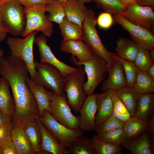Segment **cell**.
<instances>
[{"label": "cell", "instance_id": "6da1fadb", "mask_svg": "<svg viewBox=\"0 0 154 154\" xmlns=\"http://www.w3.org/2000/svg\"><path fill=\"white\" fill-rule=\"evenodd\" d=\"M96 24L95 12L91 9H88L82 23V40L94 55L99 56L106 60L109 68L116 60L111 52L102 43L96 28Z\"/></svg>", "mask_w": 154, "mask_h": 154}, {"label": "cell", "instance_id": "7a4b0ae2", "mask_svg": "<svg viewBox=\"0 0 154 154\" xmlns=\"http://www.w3.org/2000/svg\"><path fill=\"white\" fill-rule=\"evenodd\" d=\"M94 58L85 62H79L73 56L70 58L71 62L78 67L83 66L87 80L83 86L84 94L88 96L94 94L95 90L105 80L108 73L107 63L104 58L94 55Z\"/></svg>", "mask_w": 154, "mask_h": 154}, {"label": "cell", "instance_id": "3957f363", "mask_svg": "<svg viewBox=\"0 0 154 154\" xmlns=\"http://www.w3.org/2000/svg\"><path fill=\"white\" fill-rule=\"evenodd\" d=\"M0 19L8 33L15 36H22L26 19L24 7L15 0L0 4Z\"/></svg>", "mask_w": 154, "mask_h": 154}, {"label": "cell", "instance_id": "277c9868", "mask_svg": "<svg viewBox=\"0 0 154 154\" xmlns=\"http://www.w3.org/2000/svg\"><path fill=\"white\" fill-rule=\"evenodd\" d=\"M37 32L31 33L24 38L15 37H9L7 43L10 50L11 56L20 58L25 63L29 70L30 77L35 81L36 71L33 54L34 41Z\"/></svg>", "mask_w": 154, "mask_h": 154}, {"label": "cell", "instance_id": "5b68a950", "mask_svg": "<svg viewBox=\"0 0 154 154\" xmlns=\"http://www.w3.org/2000/svg\"><path fill=\"white\" fill-rule=\"evenodd\" d=\"M85 71L83 65L78 66L74 73L65 78L64 92L69 106L79 112L86 97L83 91L85 82Z\"/></svg>", "mask_w": 154, "mask_h": 154}, {"label": "cell", "instance_id": "8992f818", "mask_svg": "<svg viewBox=\"0 0 154 154\" xmlns=\"http://www.w3.org/2000/svg\"><path fill=\"white\" fill-rule=\"evenodd\" d=\"M46 4H41L29 7H24L26 23L22 36L25 37L33 32L40 31L45 37H50L54 32V25L47 19Z\"/></svg>", "mask_w": 154, "mask_h": 154}, {"label": "cell", "instance_id": "52a82bcc", "mask_svg": "<svg viewBox=\"0 0 154 154\" xmlns=\"http://www.w3.org/2000/svg\"><path fill=\"white\" fill-rule=\"evenodd\" d=\"M50 113L60 123L72 129H79L80 116L74 115L68 104L65 93L57 94L49 91Z\"/></svg>", "mask_w": 154, "mask_h": 154}, {"label": "cell", "instance_id": "ba28073f", "mask_svg": "<svg viewBox=\"0 0 154 154\" xmlns=\"http://www.w3.org/2000/svg\"><path fill=\"white\" fill-rule=\"evenodd\" d=\"M34 64L36 71V82L57 94L64 93L65 78L58 69L48 63L36 60Z\"/></svg>", "mask_w": 154, "mask_h": 154}, {"label": "cell", "instance_id": "9c48e42d", "mask_svg": "<svg viewBox=\"0 0 154 154\" xmlns=\"http://www.w3.org/2000/svg\"><path fill=\"white\" fill-rule=\"evenodd\" d=\"M43 125L63 145L67 148L77 137L83 135L79 129H72L62 125L56 120L47 110L38 117Z\"/></svg>", "mask_w": 154, "mask_h": 154}, {"label": "cell", "instance_id": "30bf717a", "mask_svg": "<svg viewBox=\"0 0 154 154\" xmlns=\"http://www.w3.org/2000/svg\"><path fill=\"white\" fill-rule=\"evenodd\" d=\"M113 18L128 33L131 40L139 47L149 51L154 48V35L151 31L130 23L121 14L114 15Z\"/></svg>", "mask_w": 154, "mask_h": 154}, {"label": "cell", "instance_id": "8fae6325", "mask_svg": "<svg viewBox=\"0 0 154 154\" xmlns=\"http://www.w3.org/2000/svg\"><path fill=\"white\" fill-rule=\"evenodd\" d=\"M122 15L131 23L151 31L153 29L154 12L153 7L141 6L133 3L126 7L125 11Z\"/></svg>", "mask_w": 154, "mask_h": 154}, {"label": "cell", "instance_id": "7c38bea8", "mask_svg": "<svg viewBox=\"0 0 154 154\" xmlns=\"http://www.w3.org/2000/svg\"><path fill=\"white\" fill-rule=\"evenodd\" d=\"M46 37L41 34L35 37L34 43L37 46L39 52L40 62L50 64L58 69L65 78L75 72L77 68L71 66L57 59L48 45Z\"/></svg>", "mask_w": 154, "mask_h": 154}, {"label": "cell", "instance_id": "4fadbf2b", "mask_svg": "<svg viewBox=\"0 0 154 154\" xmlns=\"http://www.w3.org/2000/svg\"><path fill=\"white\" fill-rule=\"evenodd\" d=\"M119 146L127 149L133 154L154 153V139L150 138L147 131L127 138Z\"/></svg>", "mask_w": 154, "mask_h": 154}, {"label": "cell", "instance_id": "5bb4252c", "mask_svg": "<svg viewBox=\"0 0 154 154\" xmlns=\"http://www.w3.org/2000/svg\"><path fill=\"white\" fill-rule=\"evenodd\" d=\"M97 111L96 94L87 96L79 110V129L82 131L94 130Z\"/></svg>", "mask_w": 154, "mask_h": 154}, {"label": "cell", "instance_id": "9a60e30c", "mask_svg": "<svg viewBox=\"0 0 154 154\" xmlns=\"http://www.w3.org/2000/svg\"><path fill=\"white\" fill-rule=\"evenodd\" d=\"M40 131L42 154H66L67 148L62 144L52 133L36 118Z\"/></svg>", "mask_w": 154, "mask_h": 154}, {"label": "cell", "instance_id": "2e32d148", "mask_svg": "<svg viewBox=\"0 0 154 154\" xmlns=\"http://www.w3.org/2000/svg\"><path fill=\"white\" fill-rule=\"evenodd\" d=\"M108 76L102 83L101 90L116 91L126 86V79L121 63L116 61L113 66L108 68Z\"/></svg>", "mask_w": 154, "mask_h": 154}, {"label": "cell", "instance_id": "e0dca14e", "mask_svg": "<svg viewBox=\"0 0 154 154\" xmlns=\"http://www.w3.org/2000/svg\"><path fill=\"white\" fill-rule=\"evenodd\" d=\"M115 92L112 90H109L102 93L95 94L97 111L95 128L99 126L106 119L112 115L113 111L112 97Z\"/></svg>", "mask_w": 154, "mask_h": 154}, {"label": "cell", "instance_id": "ac0fdd59", "mask_svg": "<svg viewBox=\"0 0 154 154\" xmlns=\"http://www.w3.org/2000/svg\"><path fill=\"white\" fill-rule=\"evenodd\" d=\"M62 52L76 56L79 62H85L93 59L94 56L82 40H62L60 45Z\"/></svg>", "mask_w": 154, "mask_h": 154}, {"label": "cell", "instance_id": "d6986e66", "mask_svg": "<svg viewBox=\"0 0 154 154\" xmlns=\"http://www.w3.org/2000/svg\"><path fill=\"white\" fill-rule=\"evenodd\" d=\"M85 3L81 0H67L62 3L66 18L81 27L88 10Z\"/></svg>", "mask_w": 154, "mask_h": 154}, {"label": "cell", "instance_id": "ffe728a7", "mask_svg": "<svg viewBox=\"0 0 154 154\" xmlns=\"http://www.w3.org/2000/svg\"><path fill=\"white\" fill-rule=\"evenodd\" d=\"M26 81L36 100L40 116L42 115L45 110H47L49 112L50 101L49 91L43 86L37 83L29 76L27 77Z\"/></svg>", "mask_w": 154, "mask_h": 154}, {"label": "cell", "instance_id": "44dd1931", "mask_svg": "<svg viewBox=\"0 0 154 154\" xmlns=\"http://www.w3.org/2000/svg\"><path fill=\"white\" fill-rule=\"evenodd\" d=\"M10 85L4 77L0 81V109L7 117L12 119L15 111L14 98L10 92Z\"/></svg>", "mask_w": 154, "mask_h": 154}, {"label": "cell", "instance_id": "7402d4cb", "mask_svg": "<svg viewBox=\"0 0 154 154\" xmlns=\"http://www.w3.org/2000/svg\"><path fill=\"white\" fill-rule=\"evenodd\" d=\"M115 93L124 104L131 116H135L140 94L133 87L127 86L116 91Z\"/></svg>", "mask_w": 154, "mask_h": 154}, {"label": "cell", "instance_id": "603a6c76", "mask_svg": "<svg viewBox=\"0 0 154 154\" xmlns=\"http://www.w3.org/2000/svg\"><path fill=\"white\" fill-rule=\"evenodd\" d=\"M153 115L154 96L153 93L140 94L135 116L147 121Z\"/></svg>", "mask_w": 154, "mask_h": 154}, {"label": "cell", "instance_id": "cb8c5ba5", "mask_svg": "<svg viewBox=\"0 0 154 154\" xmlns=\"http://www.w3.org/2000/svg\"><path fill=\"white\" fill-rule=\"evenodd\" d=\"M114 50L117 55L125 59L134 62L139 47L131 40L120 37L117 40Z\"/></svg>", "mask_w": 154, "mask_h": 154}, {"label": "cell", "instance_id": "d4e9b609", "mask_svg": "<svg viewBox=\"0 0 154 154\" xmlns=\"http://www.w3.org/2000/svg\"><path fill=\"white\" fill-rule=\"evenodd\" d=\"M11 138L16 147L18 154H34L33 148L22 127L14 125Z\"/></svg>", "mask_w": 154, "mask_h": 154}, {"label": "cell", "instance_id": "484cf974", "mask_svg": "<svg viewBox=\"0 0 154 154\" xmlns=\"http://www.w3.org/2000/svg\"><path fill=\"white\" fill-rule=\"evenodd\" d=\"M22 128L32 145L35 154H42L40 149L41 133L36 118L27 122Z\"/></svg>", "mask_w": 154, "mask_h": 154}, {"label": "cell", "instance_id": "4316f807", "mask_svg": "<svg viewBox=\"0 0 154 154\" xmlns=\"http://www.w3.org/2000/svg\"><path fill=\"white\" fill-rule=\"evenodd\" d=\"M66 154H97L91 139L83 135L77 137L67 148Z\"/></svg>", "mask_w": 154, "mask_h": 154}, {"label": "cell", "instance_id": "83f0119b", "mask_svg": "<svg viewBox=\"0 0 154 154\" xmlns=\"http://www.w3.org/2000/svg\"><path fill=\"white\" fill-rule=\"evenodd\" d=\"M58 26L63 40H82V28L78 24L65 17Z\"/></svg>", "mask_w": 154, "mask_h": 154}, {"label": "cell", "instance_id": "f1b7e54d", "mask_svg": "<svg viewBox=\"0 0 154 154\" xmlns=\"http://www.w3.org/2000/svg\"><path fill=\"white\" fill-rule=\"evenodd\" d=\"M147 122L135 116L124 123L122 129L127 138L136 135L146 131Z\"/></svg>", "mask_w": 154, "mask_h": 154}, {"label": "cell", "instance_id": "f546056e", "mask_svg": "<svg viewBox=\"0 0 154 154\" xmlns=\"http://www.w3.org/2000/svg\"><path fill=\"white\" fill-rule=\"evenodd\" d=\"M114 59L120 62L123 67L126 79V85L133 86L139 69L133 62L123 59L111 51Z\"/></svg>", "mask_w": 154, "mask_h": 154}, {"label": "cell", "instance_id": "4dcf8cb0", "mask_svg": "<svg viewBox=\"0 0 154 154\" xmlns=\"http://www.w3.org/2000/svg\"><path fill=\"white\" fill-rule=\"evenodd\" d=\"M133 87L140 94L154 92V81L146 71L139 70Z\"/></svg>", "mask_w": 154, "mask_h": 154}, {"label": "cell", "instance_id": "1f68e13d", "mask_svg": "<svg viewBox=\"0 0 154 154\" xmlns=\"http://www.w3.org/2000/svg\"><path fill=\"white\" fill-rule=\"evenodd\" d=\"M91 139L97 154L121 153L119 145L102 140L97 134L93 135Z\"/></svg>", "mask_w": 154, "mask_h": 154}, {"label": "cell", "instance_id": "d6a6232c", "mask_svg": "<svg viewBox=\"0 0 154 154\" xmlns=\"http://www.w3.org/2000/svg\"><path fill=\"white\" fill-rule=\"evenodd\" d=\"M47 16L48 20L50 22L60 24L66 17V15L63 4L54 1L49 3L46 5Z\"/></svg>", "mask_w": 154, "mask_h": 154}, {"label": "cell", "instance_id": "836d02e7", "mask_svg": "<svg viewBox=\"0 0 154 154\" xmlns=\"http://www.w3.org/2000/svg\"><path fill=\"white\" fill-rule=\"evenodd\" d=\"M105 12L112 14H122L126 7L118 0H91Z\"/></svg>", "mask_w": 154, "mask_h": 154}, {"label": "cell", "instance_id": "e575fe53", "mask_svg": "<svg viewBox=\"0 0 154 154\" xmlns=\"http://www.w3.org/2000/svg\"><path fill=\"white\" fill-rule=\"evenodd\" d=\"M98 135L103 141L119 145L127 138L122 128L114 129Z\"/></svg>", "mask_w": 154, "mask_h": 154}, {"label": "cell", "instance_id": "d590c367", "mask_svg": "<svg viewBox=\"0 0 154 154\" xmlns=\"http://www.w3.org/2000/svg\"><path fill=\"white\" fill-rule=\"evenodd\" d=\"M133 62L139 70L145 71L154 64L150 57L149 51L139 47Z\"/></svg>", "mask_w": 154, "mask_h": 154}, {"label": "cell", "instance_id": "8d00e7d4", "mask_svg": "<svg viewBox=\"0 0 154 154\" xmlns=\"http://www.w3.org/2000/svg\"><path fill=\"white\" fill-rule=\"evenodd\" d=\"M124 123L117 119L112 115L106 119L94 130L98 135L110 130L118 128H122Z\"/></svg>", "mask_w": 154, "mask_h": 154}, {"label": "cell", "instance_id": "74e56055", "mask_svg": "<svg viewBox=\"0 0 154 154\" xmlns=\"http://www.w3.org/2000/svg\"><path fill=\"white\" fill-rule=\"evenodd\" d=\"M12 119H10L0 125V146L7 141L11 137V135L14 127Z\"/></svg>", "mask_w": 154, "mask_h": 154}, {"label": "cell", "instance_id": "f35d334b", "mask_svg": "<svg viewBox=\"0 0 154 154\" xmlns=\"http://www.w3.org/2000/svg\"><path fill=\"white\" fill-rule=\"evenodd\" d=\"M113 21L112 14L105 12L99 14L96 19V24L100 28L108 29L112 25Z\"/></svg>", "mask_w": 154, "mask_h": 154}, {"label": "cell", "instance_id": "ab89813d", "mask_svg": "<svg viewBox=\"0 0 154 154\" xmlns=\"http://www.w3.org/2000/svg\"><path fill=\"white\" fill-rule=\"evenodd\" d=\"M115 92L112 97L113 110L119 114H125L129 113L124 104L116 96Z\"/></svg>", "mask_w": 154, "mask_h": 154}, {"label": "cell", "instance_id": "60d3db41", "mask_svg": "<svg viewBox=\"0 0 154 154\" xmlns=\"http://www.w3.org/2000/svg\"><path fill=\"white\" fill-rule=\"evenodd\" d=\"M1 147V154H18L16 145L11 137Z\"/></svg>", "mask_w": 154, "mask_h": 154}, {"label": "cell", "instance_id": "b9f144b4", "mask_svg": "<svg viewBox=\"0 0 154 154\" xmlns=\"http://www.w3.org/2000/svg\"><path fill=\"white\" fill-rule=\"evenodd\" d=\"M19 4L25 7H29L39 4H47L54 0H15Z\"/></svg>", "mask_w": 154, "mask_h": 154}, {"label": "cell", "instance_id": "7bdbcfd3", "mask_svg": "<svg viewBox=\"0 0 154 154\" xmlns=\"http://www.w3.org/2000/svg\"><path fill=\"white\" fill-rule=\"evenodd\" d=\"M147 122L146 131L150 138L154 139V115Z\"/></svg>", "mask_w": 154, "mask_h": 154}, {"label": "cell", "instance_id": "ee69618b", "mask_svg": "<svg viewBox=\"0 0 154 154\" xmlns=\"http://www.w3.org/2000/svg\"><path fill=\"white\" fill-rule=\"evenodd\" d=\"M112 115L123 123L128 121L131 117L129 113L125 114H119L116 113L114 110L113 111Z\"/></svg>", "mask_w": 154, "mask_h": 154}, {"label": "cell", "instance_id": "f6af8a7d", "mask_svg": "<svg viewBox=\"0 0 154 154\" xmlns=\"http://www.w3.org/2000/svg\"><path fill=\"white\" fill-rule=\"evenodd\" d=\"M8 33L7 29L0 19V42L6 39Z\"/></svg>", "mask_w": 154, "mask_h": 154}, {"label": "cell", "instance_id": "bcb514c9", "mask_svg": "<svg viewBox=\"0 0 154 154\" xmlns=\"http://www.w3.org/2000/svg\"><path fill=\"white\" fill-rule=\"evenodd\" d=\"M135 3L141 6H154V0H137Z\"/></svg>", "mask_w": 154, "mask_h": 154}, {"label": "cell", "instance_id": "7dc6e473", "mask_svg": "<svg viewBox=\"0 0 154 154\" xmlns=\"http://www.w3.org/2000/svg\"><path fill=\"white\" fill-rule=\"evenodd\" d=\"M10 119H12L6 116L0 109V125L4 123Z\"/></svg>", "mask_w": 154, "mask_h": 154}, {"label": "cell", "instance_id": "c3c4849f", "mask_svg": "<svg viewBox=\"0 0 154 154\" xmlns=\"http://www.w3.org/2000/svg\"><path fill=\"white\" fill-rule=\"evenodd\" d=\"M146 71L149 77L154 81V64L150 66Z\"/></svg>", "mask_w": 154, "mask_h": 154}, {"label": "cell", "instance_id": "681fc988", "mask_svg": "<svg viewBox=\"0 0 154 154\" xmlns=\"http://www.w3.org/2000/svg\"><path fill=\"white\" fill-rule=\"evenodd\" d=\"M123 5L126 7L128 5L135 3L137 0H118Z\"/></svg>", "mask_w": 154, "mask_h": 154}, {"label": "cell", "instance_id": "f907efd6", "mask_svg": "<svg viewBox=\"0 0 154 154\" xmlns=\"http://www.w3.org/2000/svg\"><path fill=\"white\" fill-rule=\"evenodd\" d=\"M67 0H54V1L59 3H63ZM85 3H90L92 2L91 0H81Z\"/></svg>", "mask_w": 154, "mask_h": 154}, {"label": "cell", "instance_id": "816d5d0a", "mask_svg": "<svg viewBox=\"0 0 154 154\" xmlns=\"http://www.w3.org/2000/svg\"><path fill=\"white\" fill-rule=\"evenodd\" d=\"M149 54L150 58L154 62V48L149 51Z\"/></svg>", "mask_w": 154, "mask_h": 154}, {"label": "cell", "instance_id": "f5cc1de1", "mask_svg": "<svg viewBox=\"0 0 154 154\" xmlns=\"http://www.w3.org/2000/svg\"><path fill=\"white\" fill-rule=\"evenodd\" d=\"M4 54V51L2 49L0 48V59L3 57Z\"/></svg>", "mask_w": 154, "mask_h": 154}, {"label": "cell", "instance_id": "db71d44e", "mask_svg": "<svg viewBox=\"0 0 154 154\" xmlns=\"http://www.w3.org/2000/svg\"><path fill=\"white\" fill-rule=\"evenodd\" d=\"M9 0H0V4H2Z\"/></svg>", "mask_w": 154, "mask_h": 154}, {"label": "cell", "instance_id": "11a10c76", "mask_svg": "<svg viewBox=\"0 0 154 154\" xmlns=\"http://www.w3.org/2000/svg\"><path fill=\"white\" fill-rule=\"evenodd\" d=\"M0 154H1V147L0 146Z\"/></svg>", "mask_w": 154, "mask_h": 154}, {"label": "cell", "instance_id": "9f6ffc18", "mask_svg": "<svg viewBox=\"0 0 154 154\" xmlns=\"http://www.w3.org/2000/svg\"><path fill=\"white\" fill-rule=\"evenodd\" d=\"M1 77L0 76V81L1 80Z\"/></svg>", "mask_w": 154, "mask_h": 154}]
</instances>
